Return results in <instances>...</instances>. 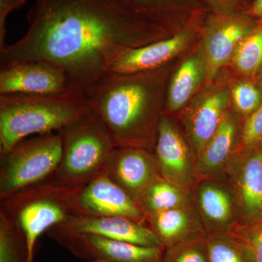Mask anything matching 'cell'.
<instances>
[{"label": "cell", "instance_id": "1", "mask_svg": "<svg viewBox=\"0 0 262 262\" xmlns=\"http://www.w3.org/2000/svg\"><path fill=\"white\" fill-rule=\"evenodd\" d=\"M28 29L0 53V66L42 61L84 91L129 50L163 39L165 25L130 0H34Z\"/></svg>", "mask_w": 262, "mask_h": 262}, {"label": "cell", "instance_id": "2", "mask_svg": "<svg viewBox=\"0 0 262 262\" xmlns=\"http://www.w3.org/2000/svg\"><path fill=\"white\" fill-rule=\"evenodd\" d=\"M155 70L120 73L108 70L84 90L117 147L155 145L158 117Z\"/></svg>", "mask_w": 262, "mask_h": 262}, {"label": "cell", "instance_id": "3", "mask_svg": "<svg viewBox=\"0 0 262 262\" xmlns=\"http://www.w3.org/2000/svg\"><path fill=\"white\" fill-rule=\"evenodd\" d=\"M91 110L83 91L0 95V155L30 136L58 132Z\"/></svg>", "mask_w": 262, "mask_h": 262}, {"label": "cell", "instance_id": "4", "mask_svg": "<svg viewBox=\"0 0 262 262\" xmlns=\"http://www.w3.org/2000/svg\"><path fill=\"white\" fill-rule=\"evenodd\" d=\"M62 143L55 182L71 188L82 187L102 171L117 147L99 117L90 110L58 131Z\"/></svg>", "mask_w": 262, "mask_h": 262}, {"label": "cell", "instance_id": "5", "mask_svg": "<svg viewBox=\"0 0 262 262\" xmlns=\"http://www.w3.org/2000/svg\"><path fill=\"white\" fill-rule=\"evenodd\" d=\"M72 192L73 188L61 185L51 177L0 200V213L14 222L25 236L29 262L34 261L39 237L74 215Z\"/></svg>", "mask_w": 262, "mask_h": 262}, {"label": "cell", "instance_id": "6", "mask_svg": "<svg viewBox=\"0 0 262 262\" xmlns=\"http://www.w3.org/2000/svg\"><path fill=\"white\" fill-rule=\"evenodd\" d=\"M61 157L58 132L19 141L8 153L0 155V200L53 177Z\"/></svg>", "mask_w": 262, "mask_h": 262}, {"label": "cell", "instance_id": "7", "mask_svg": "<svg viewBox=\"0 0 262 262\" xmlns=\"http://www.w3.org/2000/svg\"><path fill=\"white\" fill-rule=\"evenodd\" d=\"M48 237L76 257L91 262H162L165 249L146 247L91 234H72L48 229Z\"/></svg>", "mask_w": 262, "mask_h": 262}, {"label": "cell", "instance_id": "8", "mask_svg": "<svg viewBox=\"0 0 262 262\" xmlns=\"http://www.w3.org/2000/svg\"><path fill=\"white\" fill-rule=\"evenodd\" d=\"M74 215L118 216L142 224L145 215L140 207L103 170L80 187L73 188Z\"/></svg>", "mask_w": 262, "mask_h": 262}, {"label": "cell", "instance_id": "9", "mask_svg": "<svg viewBox=\"0 0 262 262\" xmlns=\"http://www.w3.org/2000/svg\"><path fill=\"white\" fill-rule=\"evenodd\" d=\"M69 91L64 71L42 61L13 62L0 67V95L54 94Z\"/></svg>", "mask_w": 262, "mask_h": 262}, {"label": "cell", "instance_id": "10", "mask_svg": "<svg viewBox=\"0 0 262 262\" xmlns=\"http://www.w3.org/2000/svg\"><path fill=\"white\" fill-rule=\"evenodd\" d=\"M246 10L232 13H217L210 20V32L206 46V72L213 78L233 56L241 41L259 24Z\"/></svg>", "mask_w": 262, "mask_h": 262}, {"label": "cell", "instance_id": "11", "mask_svg": "<svg viewBox=\"0 0 262 262\" xmlns=\"http://www.w3.org/2000/svg\"><path fill=\"white\" fill-rule=\"evenodd\" d=\"M103 170L137 204L148 186L160 177L156 158L142 148H115Z\"/></svg>", "mask_w": 262, "mask_h": 262}, {"label": "cell", "instance_id": "12", "mask_svg": "<svg viewBox=\"0 0 262 262\" xmlns=\"http://www.w3.org/2000/svg\"><path fill=\"white\" fill-rule=\"evenodd\" d=\"M52 228L68 233L96 234L146 247L163 248L149 227L124 217L72 215Z\"/></svg>", "mask_w": 262, "mask_h": 262}, {"label": "cell", "instance_id": "13", "mask_svg": "<svg viewBox=\"0 0 262 262\" xmlns=\"http://www.w3.org/2000/svg\"><path fill=\"white\" fill-rule=\"evenodd\" d=\"M192 36V31H184L173 37L129 50L108 70L134 73L160 68L184 49Z\"/></svg>", "mask_w": 262, "mask_h": 262}, {"label": "cell", "instance_id": "14", "mask_svg": "<svg viewBox=\"0 0 262 262\" xmlns=\"http://www.w3.org/2000/svg\"><path fill=\"white\" fill-rule=\"evenodd\" d=\"M155 152L164 179L175 184L187 181L190 171L189 151L178 130L165 116L158 124Z\"/></svg>", "mask_w": 262, "mask_h": 262}, {"label": "cell", "instance_id": "15", "mask_svg": "<svg viewBox=\"0 0 262 262\" xmlns=\"http://www.w3.org/2000/svg\"><path fill=\"white\" fill-rule=\"evenodd\" d=\"M228 94L224 91L213 93L198 103L191 115V136L194 146L202 151L215 134L225 115Z\"/></svg>", "mask_w": 262, "mask_h": 262}, {"label": "cell", "instance_id": "16", "mask_svg": "<svg viewBox=\"0 0 262 262\" xmlns=\"http://www.w3.org/2000/svg\"><path fill=\"white\" fill-rule=\"evenodd\" d=\"M149 217L151 224L149 229L165 250L198 241L189 234L188 215L178 208L160 211Z\"/></svg>", "mask_w": 262, "mask_h": 262}, {"label": "cell", "instance_id": "17", "mask_svg": "<svg viewBox=\"0 0 262 262\" xmlns=\"http://www.w3.org/2000/svg\"><path fill=\"white\" fill-rule=\"evenodd\" d=\"M241 194L246 213L262 216V146L245 162L239 177Z\"/></svg>", "mask_w": 262, "mask_h": 262}, {"label": "cell", "instance_id": "18", "mask_svg": "<svg viewBox=\"0 0 262 262\" xmlns=\"http://www.w3.org/2000/svg\"><path fill=\"white\" fill-rule=\"evenodd\" d=\"M206 67L196 58L187 60L174 75L168 89L167 106L170 111L187 102L201 82Z\"/></svg>", "mask_w": 262, "mask_h": 262}, {"label": "cell", "instance_id": "19", "mask_svg": "<svg viewBox=\"0 0 262 262\" xmlns=\"http://www.w3.org/2000/svg\"><path fill=\"white\" fill-rule=\"evenodd\" d=\"M234 134V122L228 114H226L215 134L202 150L199 161L201 170L209 171L223 165L233 145Z\"/></svg>", "mask_w": 262, "mask_h": 262}, {"label": "cell", "instance_id": "20", "mask_svg": "<svg viewBox=\"0 0 262 262\" xmlns=\"http://www.w3.org/2000/svg\"><path fill=\"white\" fill-rule=\"evenodd\" d=\"M182 201V192L178 186L160 177L148 186L138 205L144 215L150 216L160 211L178 208Z\"/></svg>", "mask_w": 262, "mask_h": 262}, {"label": "cell", "instance_id": "21", "mask_svg": "<svg viewBox=\"0 0 262 262\" xmlns=\"http://www.w3.org/2000/svg\"><path fill=\"white\" fill-rule=\"evenodd\" d=\"M232 59L243 75L253 77L259 73L262 67V22L241 41Z\"/></svg>", "mask_w": 262, "mask_h": 262}, {"label": "cell", "instance_id": "22", "mask_svg": "<svg viewBox=\"0 0 262 262\" xmlns=\"http://www.w3.org/2000/svg\"><path fill=\"white\" fill-rule=\"evenodd\" d=\"M0 262H29L25 236L3 213H0Z\"/></svg>", "mask_w": 262, "mask_h": 262}, {"label": "cell", "instance_id": "23", "mask_svg": "<svg viewBox=\"0 0 262 262\" xmlns=\"http://www.w3.org/2000/svg\"><path fill=\"white\" fill-rule=\"evenodd\" d=\"M200 204L205 215L216 222H225L232 213V202L228 194L214 186L208 185L200 193Z\"/></svg>", "mask_w": 262, "mask_h": 262}, {"label": "cell", "instance_id": "24", "mask_svg": "<svg viewBox=\"0 0 262 262\" xmlns=\"http://www.w3.org/2000/svg\"><path fill=\"white\" fill-rule=\"evenodd\" d=\"M209 262H252L245 248L229 237H211L206 241Z\"/></svg>", "mask_w": 262, "mask_h": 262}, {"label": "cell", "instance_id": "25", "mask_svg": "<svg viewBox=\"0 0 262 262\" xmlns=\"http://www.w3.org/2000/svg\"><path fill=\"white\" fill-rule=\"evenodd\" d=\"M232 101L239 113L251 115L262 103V88L253 82H241L232 91Z\"/></svg>", "mask_w": 262, "mask_h": 262}, {"label": "cell", "instance_id": "26", "mask_svg": "<svg viewBox=\"0 0 262 262\" xmlns=\"http://www.w3.org/2000/svg\"><path fill=\"white\" fill-rule=\"evenodd\" d=\"M143 11L156 18L164 25L168 24L174 13L181 8L192 7V0H130Z\"/></svg>", "mask_w": 262, "mask_h": 262}, {"label": "cell", "instance_id": "27", "mask_svg": "<svg viewBox=\"0 0 262 262\" xmlns=\"http://www.w3.org/2000/svg\"><path fill=\"white\" fill-rule=\"evenodd\" d=\"M247 251L252 262H262V223L241 227L230 234Z\"/></svg>", "mask_w": 262, "mask_h": 262}, {"label": "cell", "instance_id": "28", "mask_svg": "<svg viewBox=\"0 0 262 262\" xmlns=\"http://www.w3.org/2000/svg\"><path fill=\"white\" fill-rule=\"evenodd\" d=\"M165 251L162 262H209L206 242L198 239Z\"/></svg>", "mask_w": 262, "mask_h": 262}, {"label": "cell", "instance_id": "29", "mask_svg": "<svg viewBox=\"0 0 262 262\" xmlns=\"http://www.w3.org/2000/svg\"><path fill=\"white\" fill-rule=\"evenodd\" d=\"M243 141L248 149H255L262 146V103L248 117L243 130Z\"/></svg>", "mask_w": 262, "mask_h": 262}, {"label": "cell", "instance_id": "30", "mask_svg": "<svg viewBox=\"0 0 262 262\" xmlns=\"http://www.w3.org/2000/svg\"><path fill=\"white\" fill-rule=\"evenodd\" d=\"M26 3L27 0H0V53L8 46L5 42L7 18L12 12L23 8Z\"/></svg>", "mask_w": 262, "mask_h": 262}, {"label": "cell", "instance_id": "31", "mask_svg": "<svg viewBox=\"0 0 262 262\" xmlns=\"http://www.w3.org/2000/svg\"><path fill=\"white\" fill-rule=\"evenodd\" d=\"M216 13L221 14H232L237 13L235 11L236 8L239 5L241 0H208Z\"/></svg>", "mask_w": 262, "mask_h": 262}, {"label": "cell", "instance_id": "32", "mask_svg": "<svg viewBox=\"0 0 262 262\" xmlns=\"http://www.w3.org/2000/svg\"><path fill=\"white\" fill-rule=\"evenodd\" d=\"M245 10L258 22H262V0H253Z\"/></svg>", "mask_w": 262, "mask_h": 262}, {"label": "cell", "instance_id": "33", "mask_svg": "<svg viewBox=\"0 0 262 262\" xmlns=\"http://www.w3.org/2000/svg\"><path fill=\"white\" fill-rule=\"evenodd\" d=\"M94 262H106V261H94Z\"/></svg>", "mask_w": 262, "mask_h": 262}, {"label": "cell", "instance_id": "34", "mask_svg": "<svg viewBox=\"0 0 262 262\" xmlns=\"http://www.w3.org/2000/svg\"><path fill=\"white\" fill-rule=\"evenodd\" d=\"M259 72H261V75H262V67H261V70H260ZM261 77H262V75H261Z\"/></svg>", "mask_w": 262, "mask_h": 262}]
</instances>
